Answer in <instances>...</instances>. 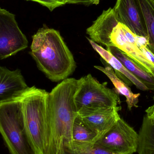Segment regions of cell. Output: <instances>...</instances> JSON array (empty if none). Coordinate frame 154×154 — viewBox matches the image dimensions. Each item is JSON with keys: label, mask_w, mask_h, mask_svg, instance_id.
I'll return each instance as SVG.
<instances>
[{"label": "cell", "mask_w": 154, "mask_h": 154, "mask_svg": "<svg viewBox=\"0 0 154 154\" xmlns=\"http://www.w3.org/2000/svg\"><path fill=\"white\" fill-rule=\"evenodd\" d=\"M138 134L120 118L95 143L113 154H133L137 151Z\"/></svg>", "instance_id": "obj_6"}, {"label": "cell", "mask_w": 154, "mask_h": 154, "mask_svg": "<svg viewBox=\"0 0 154 154\" xmlns=\"http://www.w3.org/2000/svg\"><path fill=\"white\" fill-rule=\"evenodd\" d=\"M38 3L48 8L51 11L57 7L64 5L62 0H26Z\"/></svg>", "instance_id": "obj_20"}, {"label": "cell", "mask_w": 154, "mask_h": 154, "mask_svg": "<svg viewBox=\"0 0 154 154\" xmlns=\"http://www.w3.org/2000/svg\"><path fill=\"white\" fill-rule=\"evenodd\" d=\"M113 9L119 22L136 35L148 38L144 18L138 0H117Z\"/></svg>", "instance_id": "obj_9"}, {"label": "cell", "mask_w": 154, "mask_h": 154, "mask_svg": "<svg viewBox=\"0 0 154 154\" xmlns=\"http://www.w3.org/2000/svg\"><path fill=\"white\" fill-rule=\"evenodd\" d=\"M28 87L20 69L0 66V104L14 99Z\"/></svg>", "instance_id": "obj_12"}, {"label": "cell", "mask_w": 154, "mask_h": 154, "mask_svg": "<svg viewBox=\"0 0 154 154\" xmlns=\"http://www.w3.org/2000/svg\"><path fill=\"white\" fill-rule=\"evenodd\" d=\"M145 22L150 49L154 54V0H138Z\"/></svg>", "instance_id": "obj_18"}, {"label": "cell", "mask_w": 154, "mask_h": 154, "mask_svg": "<svg viewBox=\"0 0 154 154\" xmlns=\"http://www.w3.org/2000/svg\"><path fill=\"white\" fill-rule=\"evenodd\" d=\"M72 138L78 143H95L98 136L77 116L72 127Z\"/></svg>", "instance_id": "obj_17"}, {"label": "cell", "mask_w": 154, "mask_h": 154, "mask_svg": "<svg viewBox=\"0 0 154 154\" xmlns=\"http://www.w3.org/2000/svg\"><path fill=\"white\" fill-rule=\"evenodd\" d=\"M121 109V107L117 106L90 111L78 116L89 128L97 134L99 138L120 118L119 111Z\"/></svg>", "instance_id": "obj_11"}, {"label": "cell", "mask_w": 154, "mask_h": 154, "mask_svg": "<svg viewBox=\"0 0 154 154\" xmlns=\"http://www.w3.org/2000/svg\"><path fill=\"white\" fill-rule=\"evenodd\" d=\"M30 55L51 81H62L75 71L74 56L57 30L43 26L32 37Z\"/></svg>", "instance_id": "obj_2"}, {"label": "cell", "mask_w": 154, "mask_h": 154, "mask_svg": "<svg viewBox=\"0 0 154 154\" xmlns=\"http://www.w3.org/2000/svg\"><path fill=\"white\" fill-rule=\"evenodd\" d=\"M101 0H62L64 5L66 4H82L85 5H97Z\"/></svg>", "instance_id": "obj_21"}, {"label": "cell", "mask_w": 154, "mask_h": 154, "mask_svg": "<svg viewBox=\"0 0 154 154\" xmlns=\"http://www.w3.org/2000/svg\"><path fill=\"white\" fill-rule=\"evenodd\" d=\"M49 92L28 87L16 99L20 100L26 130L38 154H45Z\"/></svg>", "instance_id": "obj_3"}, {"label": "cell", "mask_w": 154, "mask_h": 154, "mask_svg": "<svg viewBox=\"0 0 154 154\" xmlns=\"http://www.w3.org/2000/svg\"><path fill=\"white\" fill-rule=\"evenodd\" d=\"M154 104L152 106L149 107L146 110V116L149 118L152 125L154 126V97L153 98Z\"/></svg>", "instance_id": "obj_22"}, {"label": "cell", "mask_w": 154, "mask_h": 154, "mask_svg": "<svg viewBox=\"0 0 154 154\" xmlns=\"http://www.w3.org/2000/svg\"><path fill=\"white\" fill-rule=\"evenodd\" d=\"M138 154H154V126L145 115L139 130Z\"/></svg>", "instance_id": "obj_16"}, {"label": "cell", "mask_w": 154, "mask_h": 154, "mask_svg": "<svg viewBox=\"0 0 154 154\" xmlns=\"http://www.w3.org/2000/svg\"><path fill=\"white\" fill-rule=\"evenodd\" d=\"M64 154H113L97 146L95 143H78L72 141L64 146Z\"/></svg>", "instance_id": "obj_19"}, {"label": "cell", "mask_w": 154, "mask_h": 154, "mask_svg": "<svg viewBox=\"0 0 154 154\" xmlns=\"http://www.w3.org/2000/svg\"><path fill=\"white\" fill-rule=\"evenodd\" d=\"M94 67L106 75L115 86L118 93L125 97L128 110H131L133 108L138 107L137 104L140 93H133L128 85L117 75L112 67L110 66L102 67L97 66H94Z\"/></svg>", "instance_id": "obj_15"}, {"label": "cell", "mask_w": 154, "mask_h": 154, "mask_svg": "<svg viewBox=\"0 0 154 154\" xmlns=\"http://www.w3.org/2000/svg\"><path fill=\"white\" fill-rule=\"evenodd\" d=\"M138 35L119 22L110 35L112 46L118 48L133 59L143 70L154 77V65L144 55L137 44Z\"/></svg>", "instance_id": "obj_8"}, {"label": "cell", "mask_w": 154, "mask_h": 154, "mask_svg": "<svg viewBox=\"0 0 154 154\" xmlns=\"http://www.w3.org/2000/svg\"><path fill=\"white\" fill-rule=\"evenodd\" d=\"M119 22L113 8L103 11L102 13L88 28L86 33L90 39L97 44L107 48L112 46L110 35L114 28Z\"/></svg>", "instance_id": "obj_10"}, {"label": "cell", "mask_w": 154, "mask_h": 154, "mask_svg": "<svg viewBox=\"0 0 154 154\" xmlns=\"http://www.w3.org/2000/svg\"><path fill=\"white\" fill-rule=\"evenodd\" d=\"M87 39L93 49L98 53L103 60L113 68L117 75L121 77L123 79L122 80L128 85L134 84L138 89L144 91L149 90L147 86L142 81L129 72L121 62L108 51L89 38H87Z\"/></svg>", "instance_id": "obj_13"}, {"label": "cell", "mask_w": 154, "mask_h": 154, "mask_svg": "<svg viewBox=\"0 0 154 154\" xmlns=\"http://www.w3.org/2000/svg\"><path fill=\"white\" fill-rule=\"evenodd\" d=\"M28 44L15 15L0 7V60L14 56L27 48Z\"/></svg>", "instance_id": "obj_7"}, {"label": "cell", "mask_w": 154, "mask_h": 154, "mask_svg": "<svg viewBox=\"0 0 154 154\" xmlns=\"http://www.w3.org/2000/svg\"><path fill=\"white\" fill-rule=\"evenodd\" d=\"M74 100L78 115L115 107L120 103L116 92L100 83L91 74L79 79Z\"/></svg>", "instance_id": "obj_5"}, {"label": "cell", "mask_w": 154, "mask_h": 154, "mask_svg": "<svg viewBox=\"0 0 154 154\" xmlns=\"http://www.w3.org/2000/svg\"><path fill=\"white\" fill-rule=\"evenodd\" d=\"M79 79L67 78L49 92L45 154H64L72 142V129L78 112L74 97Z\"/></svg>", "instance_id": "obj_1"}, {"label": "cell", "mask_w": 154, "mask_h": 154, "mask_svg": "<svg viewBox=\"0 0 154 154\" xmlns=\"http://www.w3.org/2000/svg\"><path fill=\"white\" fill-rule=\"evenodd\" d=\"M106 50L117 58L129 72L142 81L149 90H154V77L152 75L143 70L133 59L118 48L110 46L107 47Z\"/></svg>", "instance_id": "obj_14"}, {"label": "cell", "mask_w": 154, "mask_h": 154, "mask_svg": "<svg viewBox=\"0 0 154 154\" xmlns=\"http://www.w3.org/2000/svg\"><path fill=\"white\" fill-rule=\"evenodd\" d=\"M0 134L11 154H38L26 130L18 100L0 104Z\"/></svg>", "instance_id": "obj_4"}]
</instances>
